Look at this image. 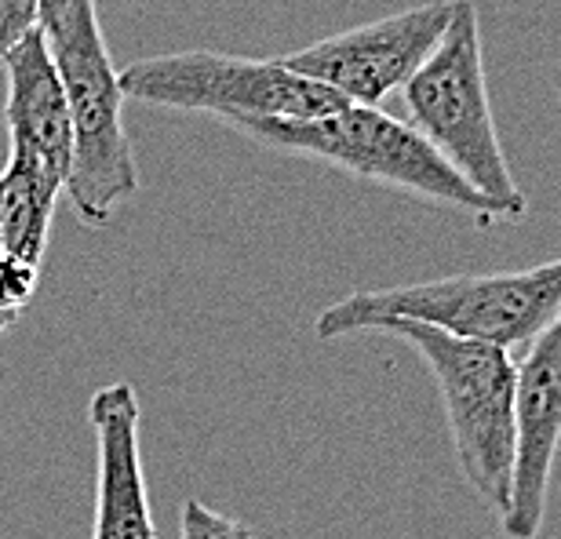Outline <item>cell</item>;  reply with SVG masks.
I'll use <instances>...</instances> for the list:
<instances>
[{
	"mask_svg": "<svg viewBox=\"0 0 561 539\" xmlns=\"http://www.w3.org/2000/svg\"><path fill=\"white\" fill-rule=\"evenodd\" d=\"M0 252H4V241H0Z\"/></svg>",
	"mask_w": 561,
	"mask_h": 539,
	"instance_id": "9a60e30c",
	"label": "cell"
},
{
	"mask_svg": "<svg viewBox=\"0 0 561 539\" xmlns=\"http://www.w3.org/2000/svg\"><path fill=\"white\" fill-rule=\"evenodd\" d=\"M514 426L518 452L500 525L511 539H536L543 529L561 448V310L525 343V354L514 362Z\"/></svg>",
	"mask_w": 561,
	"mask_h": 539,
	"instance_id": "ba28073f",
	"label": "cell"
},
{
	"mask_svg": "<svg viewBox=\"0 0 561 539\" xmlns=\"http://www.w3.org/2000/svg\"><path fill=\"white\" fill-rule=\"evenodd\" d=\"M0 66L8 73L4 125H8L11 153L37 161L44 172L55 175L66 186L70 157H73V125L44 33L33 30L30 37H22L0 59Z\"/></svg>",
	"mask_w": 561,
	"mask_h": 539,
	"instance_id": "30bf717a",
	"label": "cell"
},
{
	"mask_svg": "<svg viewBox=\"0 0 561 539\" xmlns=\"http://www.w3.org/2000/svg\"><path fill=\"white\" fill-rule=\"evenodd\" d=\"M373 332L405 340L431 368L445 404L448 437L467 485L485 507L503 518L511 500L514 452V357L500 346L456 340L416 321H383Z\"/></svg>",
	"mask_w": 561,
	"mask_h": 539,
	"instance_id": "5b68a950",
	"label": "cell"
},
{
	"mask_svg": "<svg viewBox=\"0 0 561 539\" xmlns=\"http://www.w3.org/2000/svg\"><path fill=\"white\" fill-rule=\"evenodd\" d=\"M233 128L266 150L310 157L434 208L459 211L478 222L503 219L500 208L481 197L453 164H445V157L416 128L379 106H343L313 121H241Z\"/></svg>",
	"mask_w": 561,
	"mask_h": 539,
	"instance_id": "3957f363",
	"label": "cell"
},
{
	"mask_svg": "<svg viewBox=\"0 0 561 539\" xmlns=\"http://www.w3.org/2000/svg\"><path fill=\"white\" fill-rule=\"evenodd\" d=\"M41 33L73 125V157L62 190L88 227H106L114 208L139 190V168L121 117L125 92L110 62L95 0H41Z\"/></svg>",
	"mask_w": 561,
	"mask_h": 539,
	"instance_id": "7a4b0ae2",
	"label": "cell"
},
{
	"mask_svg": "<svg viewBox=\"0 0 561 539\" xmlns=\"http://www.w3.org/2000/svg\"><path fill=\"white\" fill-rule=\"evenodd\" d=\"M41 280V263L19 260L11 252H0V313H19L30 307Z\"/></svg>",
	"mask_w": 561,
	"mask_h": 539,
	"instance_id": "4fadbf2b",
	"label": "cell"
},
{
	"mask_svg": "<svg viewBox=\"0 0 561 539\" xmlns=\"http://www.w3.org/2000/svg\"><path fill=\"white\" fill-rule=\"evenodd\" d=\"M401 92H405L409 125L481 197L492 200L503 219H522L529 211V200L514 183L507 153H503L496 117H492L474 0H456L445 37L437 41V48L426 55V62L409 77Z\"/></svg>",
	"mask_w": 561,
	"mask_h": 539,
	"instance_id": "277c9868",
	"label": "cell"
},
{
	"mask_svg": "<svg viewBox=\"0 0 561 539\" xmlns=\"http://www.w3.org/2000/svg\"><path fill=\"white\" fill-rule=\"evenodd\" d=\"M453 11L456 0H431L307 44L277 62L307 81L332 88L351 106H379L426 62V55L445 37Z\"/></svg>",
	"mask_w": 561,
	"mask_h": 539,
	"instance_id": "52a82bcc",
	"label": "cell"
},
{
	"mask_svg": "<svg viewBox=\"0 0 561 539\" xmlns=\"http://www.w3.org/2000/svg\"><path fill=\"white\" fill-rule=\"evenodd\" d=\"M125 99L150 106L241 121H313L351 106L318 81L291 73L277 59H241L222 51H172L139 59L117 73Z\"/></svg>",
	"mask_w": 561,
	"mask_h": 539,
	"instance_id": "8992f818",
	"label": "cell"
},
{
	"mask_svg": "<svg viewBox=\"0 0 561 539\" xmlns=\"http://www.w3.org/2000/svg\"><path fill=\"white\" fill-rule=\"evenodd\" d=\"M62 183L48 175L37 161L11 153L0 172V241L4 252L19 260L41 263L48 249L51 211Z\"/></svg>",
	"mask_w": 561,
	"mask_h": 539,
	"instance_id": "8fae6325",
	"label": "cell"
},
{
	"mask_svg": "<svg viewBox=\"0 0 561 539\" xmlns=\"http://www.w3.org/2000/svg\"><path fill=\"white\" fill-rule=\"evenodd\" d=\"M33 30H41V0H0V59Z\"/></svg>",
	"mask_w": 561,
	"mask_h": 539,
	"instance_id": "5bb4252c",
	"label": "cell"
},
{
	"mask_svg": "<svg viewBox=\"0 0 561 539\" xmlns=\"http://www.w3.org/2000/svg\"><path fill=\"white\" fill-rule=\"evenodd\" d=\"M179 539H255V536L249 525L230 518V514L211 511L201 500H186L183 521H179Z\"/></svg>",
	"mask_w": 561,
	"mask_h": 539,
	"instance_id": "7c38bea8",
	"label": "cell"
},
{
	"mask_svg": "<svg viewBox=\"0 0 561 539\" xmlns=\"http://www.w3.org/2000/svg\"><path fill=\"white\" fill-rule=\"evenodd\" d=\"M561 310V260L500 270V274H453L416 285L351 291L324 307L313 321L318 340L373 332L383 321H416L431 329L518 351Z\"/></svg>",
	"mask_w": 561,
	"mask_h": 539,
	"instance_id": "6da1fadb",
	"label": "cell"
},
{
	"mask_svg": "<svg viewBox=\"0 0 561 539\" xmlns=\"http://www.w3.org/2000/svg\"><path fill=\"white\" fill-rule=\"evenodd\" d=\"M88 420H92L99 452L92 539H157L142 478L136 387L114 383L95 390Z\"/></svg>",
	"mask_w": 561,
	"mask_h": 539,
	"instance_id": "9c48e42d",
	"label": "cell"
}]
</instances>
